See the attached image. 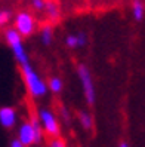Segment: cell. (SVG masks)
<instances>
[{"label":"cell","mask_w":145,"mask_h":147,"mask_svg":"<svg viewBox=\"0 0 145 147\" xmlns=\"http://www.w3.org/2000/svg\"><path fill=\"white\" fill-rule=\"evenodd\" d=\"M11 147H24V146H22V144H21V143L15 138V140H12V141H11Z\"/></svg>","instance_id":"obj_19"},{"label":"cell","mask_w":145,"mask_h":147,"mask_svg":"<svg viewBox=\"0 0 145 147\" xmlns=\"http://www.w3.org/2000/svg\"><path fill=\"white\" fill-rule=\"evenodd\" d=\"M16 120H18V116H16V110L13 107H2L0 109V125L6 129H12L16 125Z\"/></svg>","instance_id":"obj_7"},{"label":"cell","mask_w":145,"mask_h":147,"mask_svg":"<svg viewBox=\"0 0 145 147\" xmlns=\"http://www.w3.org/2000/svg\"><path fill=\"white\" fill-rule=\"evenodd\" d=\"M132 15L135 21H142L145 15V6L141 0H133L132 2Z\"/></svg>","instance_id":"obj_10"},{"label":"cell","mask_w":145,"mask_h":147,"mask_svg":"<svg viewBox=\"0 0 145 147\" xmlns=\"http://www.w3.org/2000/svg\"><path fill=\"white\" fill-rule=\"evenodd\" d=\"M118 147H129V144H127L126 141H120V144H118Z\"/></svg>","instance_id":"obj_20"},{"label":"cell","mask_w":145,"mask_h":147,"mask_svg":"<svg viewBox=\"0 0 145 147\" xmlns=\"http://www.w3.org/2000/svg\"><path fill=\"white\" fill-rule=\"evenodd\" d=\"M40 40L43 45L49 46L53 40V27L50 24H45L43 27L40 28Z\"/></svg>","instance_id":"obj_9"},{"label":"cell","mask_w":145,"mask_h":147,"mask_svg":"<svg viewBox=\"0 0 145 147\" xmlns=\"http://www.w3.org/2000/svg\"><path fill=\"white\" fill-rule=\"evenodd\" d=\"M65 45L70 48V49H79L80 45H79L77 33H76V34H68V36L65 37Z\"/></svg>","instance_id":"obj_13"},{"label":"cell","mask_w":145,"mask_h":147,"mask_svg":"<svg viewBox=\"0 0 145 147\" xmlns=\"http://www.w3.org/2000/svg\"><path fill=\"white\" fill-rule=\"evenodd\" d=\"M79 120H80V123H82V126L84 128V129H92V126H93V119H92V116L88 113V111H79Z\"/></svg>","instance_id":"obj_12"},{"label":"cell","mask_w":145,"mask_h":147,"mask_svg":"<svg viewBox=\"0 0 145 147\" xmlns=\"http://www.w3.org/2000/svg\"><path fill=\"white\" fill-rule=\"evenodd\" d=\"M61 116L64 117V120H67V122H68V120H70V116H68V110L62 106L61 107Z\"/></svg>","instance_id":"obj_18"},{"label":"cell","mask_w":145,"mask_h":147,"mask_svg":"<svg viewBox=\"0 0 145 147\" xmlns=\"http://www.w3.org/2000/svg\"><path fill=\"white\" fill-rule=\"evenodd\" d=\"M45 13L47 16L49 22H56L61 16V11H59V6L55 0H47L46 2V7H45Z\"/></svg>","instance_id":"obj_8"},{"label":"cell","mask_w":145,"mask_h":147,"mask_svg":"<svg viewBox=\"0 0 145 147\" xmlns=\"http://www.w3.org/2000/svg\"><path fill=\"white\" fill-rule=\"evenodd\" d=\"M43 129H41V125L39 122L37 115H31L28 120L22 122L18 128V140L24 147H34V146H40L41 141H43Z\"/></svg>","instance_id":"obj_1"},{"label":"cell","mask_w":145,"mask_h":147,"mask_svg":"<svg viewBox=\"0 0 145 147\" xmlns=\"http://www.w3.org/2000/svg\"><path fill=\"white\" fill-rule=\"evenodd\" d=\"M77 37H79V45H80V48L86 46V43H88L86 33H84V31H79V33H77Z\"/></svg>","instance_id":"obj_17"},{"label":"cell","mask_w":145,"mask_h":147,"mask_svg":"<svg viewBox=\"0 0 145 147\" xmlns=\"http://www.w3.org/2000/svg\"><path fill=\"white\" fill-rule=\"evenodd\" d=\"M13 28L21 34V37H30L36 31V20L30 12H19L15 16Z\"/></svg>","instance_id":"obj_6"},{"label":"cell","mask_w":145,"mask_h":147,"mask_svg":"<svg viewBox=\"0 0 145 147\" xmlns=\"http://www.w3.org/2000/svg\"><path fill=\"white\" fill-rule=\"evenodd\" d=\"M34 147H43V146H41V144H40V146H34Z\"/></svg>","instance_id":"obj_21"},{"label":"cell","mask_w":145,"mask_h":147,"mask_svg":"<svg viewBox=\"0 0 145 147\" xmlns=\"http://www.w3.org/2000/svg\"><path fill=\"white\" fill-rule=\"evenodd\" d=\"M11 18H12V13L9 11H0V28L6 27Z\"/></svg>","instance_id":"obj_15"},{"label":"cell","mask_w":145,"mask_h":147,"mask_svg":"<svg viewBox=\"0 0 145 147\" xmlns=\"http://www.w3.org/2000/svg\"><path fill=\"white\" fill-rule=\"evenodd\" d=\"M5 39L7 42V45L11 46L12 52H13V57H15L16 61H18V64L19 65L30 64V58H28L27 51H25V48H24L21 34L16 31L13 27L12 28H6L5 30Z\"/></svg>","instance_id":"obj_3"},{"label":"cell","mask_w":145,"mask_h":147,"mask_svg":"<svg viewBox=\"0 0 145 147\" xmlns=\"http://www.w3.org/2000/svg\"><path fill=\"white\" fill-rule=\"evenodd\" d=\"M47 88H49V91H52L53 94H59L62 91V88H64V82H62L61 77L53 76V77H50V79H49Z\"/></svg>","instance_id":"obj_11"},{"label":"cell","mask_w":145,"mask_h":147,"mask_svg":"<svg viewBox=\"0 0 145 147\" xmlns=\"http://www.w3.org/2000/svg\"><path fill=\"white\" fill-rule=\"evenodd\" d=\"M24 83L27 86V91L33 98H41L47 94V83L39 76V73L31 67V64L19 65Z\"/></svg>","instance_id":"obj_2"},{"label":"cell","mask_w":145,"mask_h":147,"mask_svg":"<svg viewBox=\"0 0 145 147\" xmlns=\"http://www.w3.org/2000/svg\"><path fill=\"white\" fill-rule=\"evenodd\" d=\"M37 117L39 122L41 125L45 135H47L49 138L52 137H59L61 134V126H59L58 117L55 116V113L50 109H40L37 111Z\"/></svg>","instance_id":"obj_4"},{"label":"cell","mask_w":145,"mask_h":147,"mask_svg":"<svg viewBox=\"0 0 145 147\" xmlns=\"http://www.w3.org/2000/svg\"><path fill=\"white\" fill-rule=\"evenodd\" d=\"M47 147H67V144L61 137H52L47 138Z\"/></svg>","instance_id":"obj_14"},{"label":"cell","mask_w":145,"mask_h":147,"mask_svg":"<svg viewBox=\"0 0 145 147\" xmlns=\"http://www.w3.org/2000/svg\"><path fill=\"white\" fill-rule=\"evenodd\" d=\"M46 2L47 0H31V6H33L34 11L41 12V11H45V7H46Z\"/></svg>","instance_id":"obj_16"},{"label":"cell","mask_w":145,"mask_h":147,"mask_svg":"<svg viewBox=\"0 0 145 147\" xmlns=\"http://www.w3.org/2000/svg\"><path fill=\"white\" fill-rule=\"evenodd\" d=\"M77 74H79V79L82 83V88H83V94H84V98H86L88 104H93L96 100V92L95 88H93V80H92V74L89 71V68L84 65V64H79L77 67Z\"/></svg>","instance_id":"obj_5"}]
</instances>
